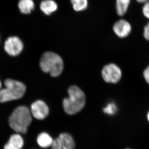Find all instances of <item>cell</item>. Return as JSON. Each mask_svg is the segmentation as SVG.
<instances>
[{
  "label": "cell",
  "mask_w": 149,
  "mask_h": 149,
  "mask_svg": "<svg viewBox=\"0 0 149 149\" xmlns=\"http://www.w3.org/2000/svg\"><path fill=\"white\" fill-rule=\"evenodd\" d=\"M131 0H116V10L118 16L123 17L128 11Z\"/></svg>",
  "instance_id": "cell-14"
},
{
  "label": "cell",
  "mask_w": 149,
  "mask_h": 149,
  "mask_svg": "<svg viewBox=\"0 0 149 149\" xmlns=\"http://www.w3.org/2000/svg\"><path fill=\"white\" fill-rule=\"evenodd\" d=\"M6 88L0 90V102L3 103L21 98L24 95L26 87L16 80L7 79L5 81Z\"/></svg>",
  "instance_id": "cell-4"
},
{
  "label": "cell",
  "mask_w": 149,
  "mask_h": 149,
  "mask_svg": "<svg viewBox=\"0 0 149 149\" xmlns=\"http://www.w3.org/2000/svg\"><path fill=\"white\" fill-rule=\"evenodd\" d=\"M18 7L21 13L29 14L35 9V4L33 0H19Z\"/></svg>",
  "instance_id": "cell-12"
},
{
  "label": "cell",
  "mask_w": 149,
  "mask_h": 149,
  "mask_svg": "<svg viewBox=\"0 0 149 149\" xmlns=\"http://www.w3.org/2000/svg\"><path fill=\"white\" fill-rule=\"evenodd\" d=\"M40 66L43 72L49 73L52 77H57L63 70V61L57 54L53 52H46L42 56Z\"/></svg>",
  "instance_id": "cell-3"
},
{
  "label": "cell",
  "mask_w": 149,
  "mask_h": 149,
  "mask_svg": "<svg viewBox=\"0 0 149 149\" xmlns=\"http://www.w3.org/2000/svg\"><path fill=\"white\" fill-rule=\"evenodd\" d=\"M117 106L116 104L113 102H110L103 109L104 113L109 115L114 114L117 111Z\"/></svg>",
  "instance_id": "cell-16"
},
{
  "label": "cell",
  "mask_w": 149,
  "mask_h": 149,
  "mask_svg": "<svg viewBox=\"0 0 149 149\" xmlns=\"http://www.w3.org/2000/svg\"><path fill=\"white\" fill-rule=\"evenodd\" d=\"M132 29V26L130 22L124 19H118L113 26V32L120 38H126L129 36Z\"/></svg>",
  "instance_id": "cell-8"
},
{
  "label": "cell",
  "mask_w": 149,
  "mask_h": 149,
  "mask_svg": "<svg viewBox=\"0 0 149 149\" xmlns=\"http://www.w3.org/2000/svg\"><path fill=\"white\" fill-rule=\"evenodd\" d=\"M1 81H0V90H1Z\"/></svg>",
  "instance_id": "cell-23"
},
{
  "label": "cell",
  "mask_w": 149,
  "mask_h": 149,
  "mask_svg": "<svg viewBox=\"0 0 149 149\" xmlns=\"http://www.w3.org/2000/svg\"><path fill=\"white\" fill-rule=\"evenodd\" d=\"M40 10L46 15H50L57 10L58 6L54 0H43L40 3Z\"/></svg>",
  "instance_id": "cell-10"
},
{
  "label": "cell",
  "mask_w": 149,
  "mask_h": 149,
  "mask_svg": "<svg viewBox=\"0 0 149 149\" xmlns=\"http://www.w3.org/2000/svg\"><path fill=\"white\" fill-rule=\"evenodd\" d=\"M53 140L51 136L46 132L40 133L37 136V144L42 148H47L51 147Z\"/></svg>",
  "instance_id": "cell-13"
},
{
  "label": "cell",
  "mask_w": 149,
  "mask_h": 149,
  "mask_svg": "<svg viewBox=\"0 0 149 149\" xmlns=\"http://www.w3.org/2000/svg\"><path fill=\"white\" fill-rule=\"evenodd\" d=\"M102 75L106 83L116 84L121 80L122 72L118 65L111 63L104 67L102 70Z\"/></svg>",
  "instance_id": "cell-5"
},
{
  "label": "cell",
  "mask_w": 149,
  "mask_h": 149,
  "mask_svg": "<svg viewBox=\"0 0 149 149\" xmlns=\"http://www.w3.org/2000/svg\"><path fill=\"white\" fill-rule=\"evenodd\" d=\"M68 94V97L64 99L63 104L65 113L72 115L83 109L85 105L86 98L83 91L75 85L69 87Z\"/></svg>",
  "instance_id": "cell-1"
},
{
  "label": "cell",
  "mask_w": 149,
  "mask_h": 149,
  "mask_svg": "<svg viewBox=\"0 0 149 149\" xmlns=\"http://www.w3.org/2000/svg\"><path fill=\"white\" fill-rule=\"evenodd\" d=\"M147 118H148V120L149 122V111L148 112V114H147Z\"/></svg>",
  "instance_id": "cell-22"
},
{
  "label": "cell",
  "mask_w": 149,
  "mask_h": 149,
  "mask_svg": "<svg viewBox=\"0 0 149 149\" xmlns=\"http://www.w3.org/2000/svg\"><path fill=\"white\" fill-rule=\"evenodd\" d=\"M142 12L145 17L149 20V1L143 4Z\"/></svg>",
  "instance_id": "cell-17"
},
{
  "label": "cell",
  "mask_w": 149,
  "mask_h": 149,
  "mask_svg": "<svg viewBox=\"0 0 149 149\" xmlns=\"http://www.w3.org/2000/svg\"><path fill=\"white\" fill-rule=\"evenodd\" d=\"M143 75L146 83L149 84V65L144 70L143 72Z\"/></svg>",
  "instance_id": "cell-20"
},
{
  "label": "cell",
  "mask_w": 149,
  "mask_h": 149,
  "mask_svg": "<svg viewBox=\"0 0 149 149\" xmlns=\"http://www.w3.org/2000/svg\"><path fill=\"white\" fill-rule=\"evenodd\" d=\"M51 147V149H63L58 138L54 139Z\"/></svg>",
  "instance_id": "cell-18"
},
{
  "label": "cell",
  "mask_w": 149,
  "mask_h": 149,
  "mask_svg": "<svg viewBox=\"0 0 149 149\" xmlns=\"http://www.w3.org/2000/svg\"><path fill=\"white\" fill-rule=\"evenodd\" d=\"M23 48V43L21 40L15 36L9 37L5 43V50L10 56L18 55L21 53Z\"/></svg>",
  "instance_id": "cell-7"
},
{
  "label": "cell",
  "mask_w": 149,
  "mask_h": 149,
  "mask_svg": "<svg viewBox=\"0 0 149 149\" xmlns=\"http://www.w3.org/2000/svg\"><path fill=\"white\" fill-rule=\"evenodd\" d=\"M32 116L30 110L27 107H17L9 118L10 126L17 133H25L32 122Z\"/></svg>",
  "instance_id": "cell-2"
},
{
  "label": "cell",
  "mask_w": 149,
  "mask_h": 149,
  "mask_svg": "<svg viewBox=\"0 0 149 149\" xmlns=\"http://www.w3.org/2000/svg\"><path fill=\"white\" fill-rule=\"evenodd\" d=\"M143 35L145 39L149 42V22L144 26Z\"/></svg>",
  "instance_id": "cell-19"
},
{
  "label": "cell",
  "mask_w": 149,
  "mask_h": 149,
  "mask_svg": "<svg viewBox=\"0 0 149 149\" xmlns=\"http://www.w3.org/2000/svg\"></svg>",
  "instance_id": "cell-24"
},
{
  "label": "cell",
  "mask_w": 149,
  "mask_h": 149,
  "mask_svg": "<svg viewBox=\"0 0 149 149\" xmlns=\"http://www.w3.org/2000/svg\"><path fill=\"white\" fill-rule=\"evenodd\" d=\"M72 8L76 12L85 10L88 6V0H70Z\"/></svg>",
  "instance_id": "cell-15"
},
{
  "label": "cell",
  "mask_w": 149,
  "mask_h": 149,
  "mask_svg": "<svg viewBox=\"0 0 149 149\" xmlns=\"http://www.w3.org/2000/svg\"><path fill=\"white\" fill-rule=\"evenodd\" d=\"M24 146L23 138L18 133L10 136L8 143L4 146V149H21Z\"/></svg>",
  "instance_id": "cell-9"
},
{
  "label": "cell",
  "mask_w": 149,
  "mask_h": 149,
  "mask_svg": "<svg viewBox=\"0 0 149 149\" xmlns=\"http://www.w3.org/2000/svg\"><path fill=\"white\" fill-rule=\"evenodd\" d=\"M58 139L63 149H74V141L72 136L69 133H61Z\"/></svg>",
  "instance_id": "cell-11"
},
{
  "label": "cell",
  "mask_w": 149,
  "mask_h": 149,
  "mask_svg": "<svg viewBox=\"0 0 149 149\" xmlns=\"http://www.w3.org/2000/svg\"><path fill=\"white\" fill-rule=\"evenodd\" d=\"M30 110L32 116L40 120L46 118L49 113V107L45 102L41 100H38L33 102Z\"/></svg>",
  "instance_id": "cell-6"
},
{
  "label": "cell",
  "mask_w": 149,
  "mask_h": 149,
  "mask_svg": "<svg viewBox=\"0 0 149 149\" xmlns=\"http://www.w3.org/2000/svg\"><path fill=\"white\" fill-rule=\"evenodd\" d=\"M137 2L140 3H145L147 2L149 0H136Z\"/></svg>",
  "instance_id": "cell-21"
}]
</instances>
